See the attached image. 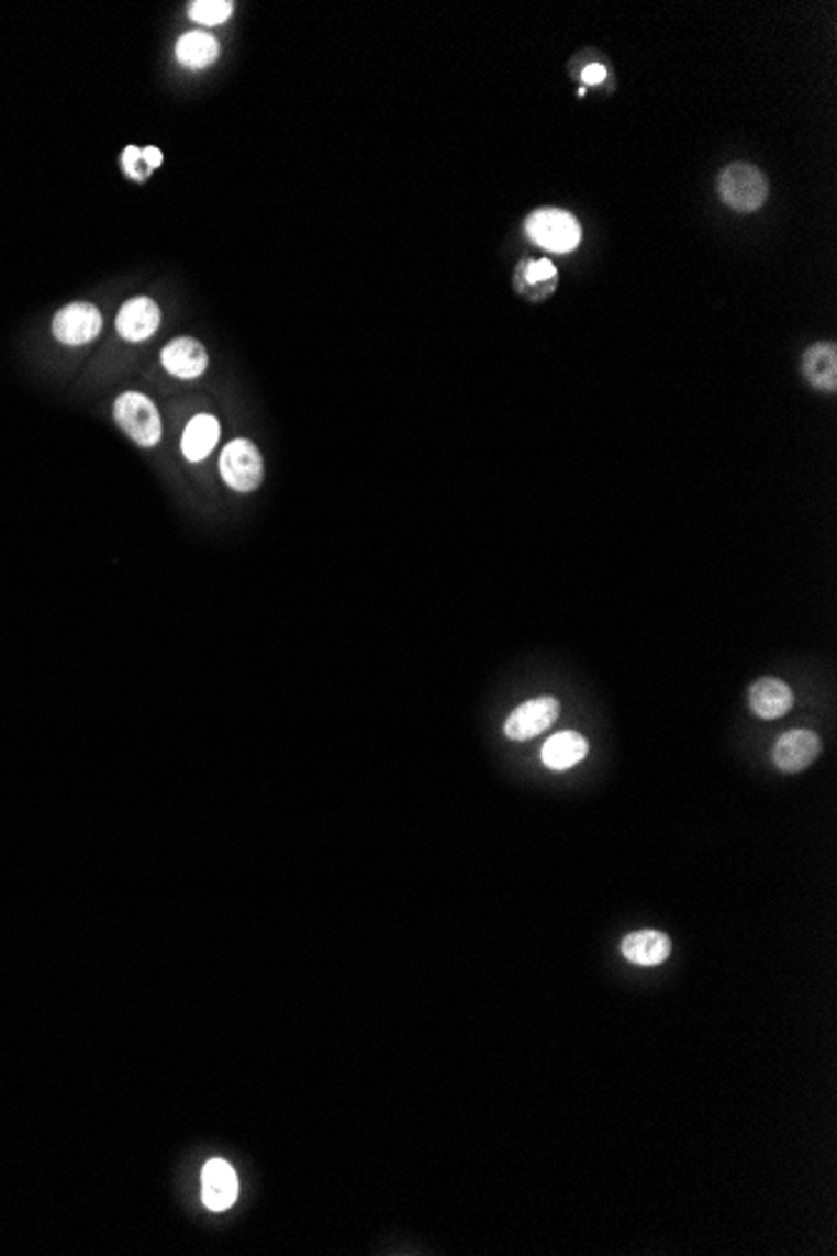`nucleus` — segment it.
Returning <instances> with one entry per match:
<instances>
[{"mask_svg":"<svg viewBox=\"0 0 837 1256\" xmlns=\"http://www.w3.org/2000/svg\"><path fill=\"white\" fill-rule=\"evenodd\" d=\"M717 193L729 209L750 213L765 207L770 184L768 176L752 164H729L717 178Z\"/></svg>","mask_w":837,"mask_h":1256,"instance_id":"1","label":"nucleus"},{"mask_svg":"<svg viewBox=\"0 0 837 1256\" xmlns=\"http://www.w3.org/2000/svg\"><path fill=\"white\" fill-rule=\"evenodd\" d=\"M113 419L115 424L138 444V447L150 449L161 442L164 436L161 414H158L156 404L150 402L146 394H138V391H126V394H121L115 399Z\"/></svg>","mask_w":837,"mask_h":1256,"instance_id":"2","label":"nucleus"},{"mask_svg":"<svg viewBox=\"0 0 837 1256\" xmlns=\"http://www.w3.org/2000/svg\"><path fill=\"white\" fill-rule=\"evenodd\" d=\"M524 231L534 244L557 254L574 252L582 242V226L572 213L562 209H539L524 224Z\"/></svg>","mask_w":837,"mask_h":1256,"instance_id":"3","label":"nucleus"},{"mask_svg":"<svg viewBox=\"0 0 837 1256\" xmlns=\"http://www.w3.org/2000/svg\"><path fill=\"white\" fill-rule=\"evenodd\" d=\"M219 469L224 482L236 492H254L264 482V457L248 440L228 442L221 449Z\"/></svg>","mask_w":837,"mask_h":1256,"instance_id":"4","label":"nucleus"},{"mask_svg":"<svg viewBox=\"0 0 837 1256\" xmlns=\"http://www.w3.org/2000/svg\"><path fill=\"white\" fill-rule=\"evenodd\" d=\"M559 710H562L559 708V700L549 698V694L522 702V705L506 718L504 733L510 741H529V737H537L539 733H545L547 727L555 725Z\"/></svg>","mask_w":837,"mask_h":1256,"instance_id":"5","label":"nucleus"},{"mask_svg":"<svg viewBox=\"0 0 837 1256\" xmlns=\"http://www.w3.org/2000/svg\"><path fill=\"white\" fill-rule=\"evenodd\" d=\"M103 316L93 304H68L53 316V336L60 344L83 346L101 334Z\"/></svg>","mask_w":837,"mask_h":1256,"instance_id":"6","label":"nucleus"},{"mask_svg":"<svg viewBox=\"0 0 837 1256\" xmlns=\"http://www.w3.org/2000/svg\"><path fill=\"white\" fill-rule=\"evenodd\" d=\"M823 751L821 737L813 730H790L774 743L772 760L782 773H803Z\"/></svg>","mask_w":837,"mask_h":1256,"instance_id":"7","label":"nucleus"},{"mask_svg":"<svg viewBox=\"0 0 837 1256\" xmlns=\"http://www.w3.org/2000/svg\"><path fill=\"white\" fill-rule=\"evenodd\" d=\"M158 326H161V309L148 297L129 299L115 316V329L126 342H146Z\"/></svg>","mask_w":837,"mask_h":1256,"instance_id":"8","label":"nucleus"},{"mask_svg":"<svg viewBox=\"0 0 837 1256\" xmlns=\"http://www.w3.org/2000/svg\"><path fill=\"white\" fill-rule=\"evenodd\" d=\"M238 1197V1179L234 1166L224 1159H211L201 1171V1199L211 1211H226Z\"/></svg>","mask_w":837,"mask_h":1256,"instance_id":"9","label":"nucleus"},{"mask_svg":"<svg viewBox=\"0 0 837 1256\" xmlns=\"http://www.w3.org/2000/svg\"><path fill=\"white\" fill-rule=\"evenodd\" d=\"M161 364L168 374L178 379H196L209 367V356L203 344L191 336H181L168 342L161 352Z\"/></svg>","mask_w":837,"mask_h":1256,"instance_id":"10","label":"nucleus"},{"mask_svg":"<svg viewBox=\"0 0 837 1256\" xmlns=\"http://www.w3.org/2000/svg\"><path fill=\"white\" fill-rule=\"evenodd\" d=\"M620 948H622V956H625L629 964L660 966V964H665L667 958H670L672 941H670V935L662 933V931L645 929V931H635V933L625 935V941H622Z\"/></svg>","mask_w":837,"mask_h":1256,"instance_id":"11","label":"nucleus"},{"mask_svg":"<svg viewBox=\"0 0 837 1256\" xmlns=\"http://www.w3.org/2000/svg\"><path fill=\"white\" fill-rule=\"evenodd\" d=\"M792 702H795V698H792L790 685L778 680V677H762L750 688V708L762 720H778L788 715Z\"/></svg>","mask_w":837,"mask_h":1256,"instance_id":"12","label":"nucleus"},{"mask_svg":"<svg viewBox=\"0 0 837 1256\" xmlns=\"http://www.w3.org/2000/svg\"><path fill=\"white\" fill-rule=\"evenodd\" d=\"M587 753H590V743L587 737L574 733V730H565V733L551 735L549 741L542 745V763L549 770H569L577 763H582Z\"/></svg>","mask_w":837,"mask_h":1256,"instance_id":"13","label":"nucleus"},{"mask_svg":"<svg viewBox=\"0 0 837 1256\" xmlns=\"http://www.w3.org/2000/svg\"><path fill=\"white\" fill-rule=\"evenodd\" d=\"M221 436V424L216 416L211 414H196L189 424H186L181 436V452L189 462H203L209 454L216 449Z\"/></svg>","mask_w":837,"mask_h":1256,"instance_id":"14","label":"nucleus"},{"mask_svg":"<svg viewBox=\"0 0 837 1256\" xmlns=\"http://www.w3.org/2000/svg\"><path fill=\"white\" fill-rule=\"evenodd\" d=\"M803 374L817 391H835V387H837L835 344L810 346L805 359H803Z\"/></svg>","mask_w":837,"mask_h":1256,"instance_id":"15","label":"nucleus"},{"mask_svg":"<svg viewBox=\"0 0 837 1256\" xmlns=\"http://www.w3.org/2000/svg\"><path fill=\"white\" fill-rule=\"evenodd\" d=\"M176 58L181 60V66L191 70L207 68L219 58V41L207 31L186 33L176 43Z\"/></svg>","mask_w":837,"mask_h":1256,"instance_id":"16","label":"nucleus"},{"mask_svg":"<svg viewBox=\"0 0 837 1256\" xmlns=\"http://www.w3.org/2000/svg\"><path fill=\"white\" fill-rule=\"evenodd\" d=\"M234 5L228 0H196L189 8V18L199 25H221L228 21Z\"/></svg>","mask_w":837,"mask_h":1256,"instance_id":"17","label":"nucleus"},{"mask_svg":"<svg viewBox=\"0 0 837 1256\" xmlns=\"http://www.w3.org/2000/svg\"><path fill=\"white\" fill-rule=\"evenodd\" d=\"M557 279V269L551 266V262L547 258H542V262H527L524 266H520V281H524V289H547L555 284Z\"/></svg>","mask_w":837,"mask_h":1256,"instance_id":"18","label":"nucleus"},{"mask_svg":"<svg viewBox=\"0 0 837 1256\" xmlns=\"http://www.w3.org/2000/svg\"><path fill=\"white\" fill-rule=\"evenodd\" d=\"M121 166H123V171H126V176L136 178V181H146L148 174H150L144 164V156H141L138 146H126V151H123V156H121Z\"/></svg>","mask_w":837,"mask_h":1256,"instance_id":"19","label":"nucleus"},{"mask_svg":"<svg viewBox=\"0 0 837 1256\" xmlns=\"http://www.w3.org/2000/svg\"><path fill=\"white\" fill-rule=\"evenodd\" d=\"M604 78H607V70H604V66H600V64H592L582 70V84H587V86L602 84Z\"/></svg>","mask_w":837,"mask_h":1256,"instance_id":"20","label":"nucleus"},{"mask_svg":"<svg viewBox=\"0 0 837 1256\" xmlns=\"http://www.w3.org/2000/svg\"><path fill=\"white\" fill-rule=\"evenodd\" d=\"M141 156H144V164H146L148 171H154V168H158V166L164 164V154H161V148H156V146H146V148H141Z\"/></svg>","mask_w":837,"mask_h":1256,"instance_id":"21","label":"nucleus"}]
</instances>
